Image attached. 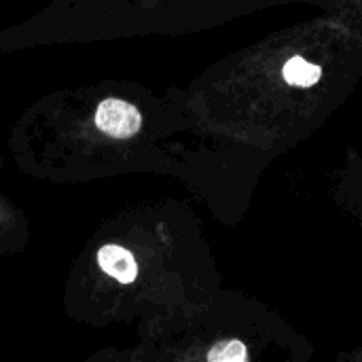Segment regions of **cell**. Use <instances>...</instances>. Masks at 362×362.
Returning a JSON list of instances; mask_svg holds the SVG:
<instances>
[{"label": "cell", "mask_w": 362, "mask_h": 362, "mask_svg": "<svg viewBox=\"0 0 362 362\" xmlns=\"http://www.w3.org/2000/svg\"><path fill=\"white\" fill-rule=\"evenodd\" d=\"M142 117L136 110V106L123 102V100H115L108 98L98 106L95 112V125L115 138H129L140 129Z\"/></svg>", "instance_id": "6da1fadb"}, {"label": "cell", "mask_w": 362, "mask_h": 362, "mask_svg": "<svg viewBox=\"0 0 362 362\" xmlns=\"http://www.w3.org/2000/svg\"><path fill=\"white\" fill-rule=\"evenodd\" d=\"M98 265L104 274L121 284H132L138 276V263L134 255L117 244H106L98 252Z\"/></svg>", "instance_id": "7a4b0ae2"}, {"label": "cell", "mask_w": 362, "mask_h": 362, "mask_svg": "<svg viewBox=\"0 0 362 362\" xmlns=\"http://www.w3.org/2000/svg\"><path fill=\"white\" fill-rule=\"evenodd\" d=\"M322 70L316 64L305 62L303 57H291L284 66V78L297 87H310L320 78Z\"/></svg>", "instance_id": "3957f363"}, {"label": "cell", "mask_w": 362, "mask_h": 362, "mask_svg": "<svg viewBox=\"0 0 362 362\" xmlns=\"http://www.w3.org/2000/svg\"><path fill=\"white\" fill-rule=\"evenodd\" d=\"M208 362H248V350L242 341H223L210 350Z\"/></svg>", "instance_id": "277c9868"}]
</instances>
